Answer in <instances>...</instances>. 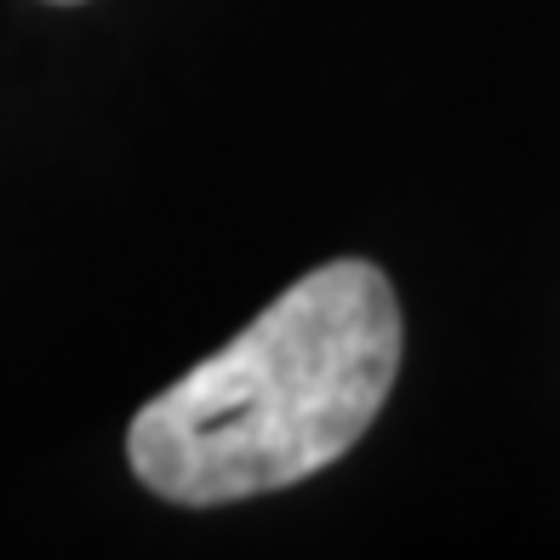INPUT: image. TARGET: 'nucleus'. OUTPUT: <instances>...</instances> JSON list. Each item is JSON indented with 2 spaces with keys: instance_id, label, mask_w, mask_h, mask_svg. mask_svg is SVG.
<instances>
[{
  "instance_id": "nucleus-1",
  "label": "nucleus",
  "mask_w": 560,
  "mask_h": 560,
  "mask_svg": "<svg viewBox=\"0 0 560 560\" xmlns=\"http://www.w3.org/2000/svg\"><path fill=\"white\" fill-rule=\"evenodd\" d=\"M400 372V303L384 269L338 258L184 372L132 418L149 492L207 509L310 480L372 429Z\"/></svg>"
}]
</instances>
